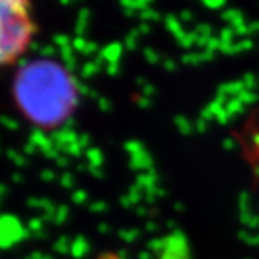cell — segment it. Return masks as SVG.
<instances>
[{
  "label": "cell",
  "instance_id": "obj_1",
  "mask_svg": "<svg viewBox=\"0 0 259 259\" xmlns=\"http://www.w3.org/2000/svg\"><path fill=\"white\" fill-rule=\"evenodd\" d=\"M14 96L19 108L33 122L55 125L72 113L77 103V88L61 64L36 60L17 72Z\"/></svg>",
  "mask_w": 259,
  "mask_h": 259
},
{
  "label": "cell",
  "instance_id": "obj_2",
  "mask_svg": "<svg viewBox=\"0 0 259 259\" xmlns=\"http://www.w3.org/2000/svg\"><path fill=\"white\" fill-rule=\"evenodd\" d=\"M38 30L31 0H0V69L24 57Z\"/></svg>",
  "mask_w": 259,
  "mask_h": 259
}]
</instances>
